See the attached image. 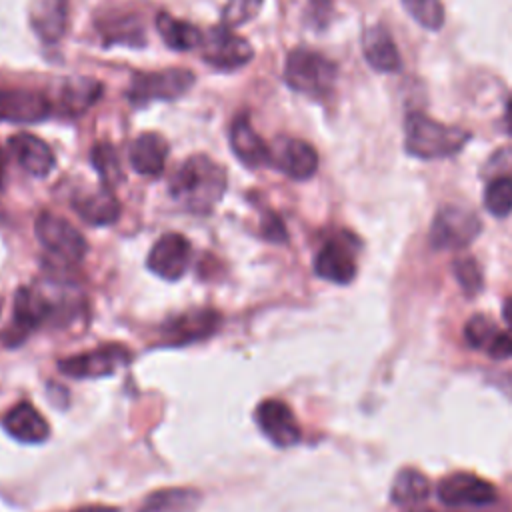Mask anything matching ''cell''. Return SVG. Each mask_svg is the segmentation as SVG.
I'll list each match as a JSON object with an SVG mask.
<instances>
[{"label":"cell","instance_id":"obj_1","mask_svg":"<svg viewBox=\"0 0 512 512\" xmlns=\"http://www.w3.org/2000/svg\"><path fill=\"white\" fill-rule=\"evenodd\" d=\"M170 196L188 212H210L226 192V170L204 154L190 156L170 178Z\"/></svg>","mask_w":512,"mask_h":512},{"label":"cell","instance_id":"obj_2","mask_svg":"<svg viewBox=\"0 0 512 512\" xmlns=\"http://www.w3.org/2000/svg\"><path fill=\"white\" fill-rule=\"evenodd\" d=\"M470 140V134L456 126L440 124L420 112L406 118V152L422 160L454 156Z\"/></svg>","mask_w":512,"mask_h":512},{"label":"cell","instance_id":"obj_3","mask_svg":"<svg viewBox=\"0 0 512 512\" xmlns=\"http://www.w3.org/2000/svg\"><path fill=\"white\" fill-rule=\"evenodd\" d=\"M284 80L292 90L320 98L332 90L336 80V66L318 52L298 48L292 50L286 58Z\"/></svg>","mask_w":512,"mask_h":512},{"label":"cell","instance_id":"obj_4","mask_svg":"<svg viewBox=\"0 0 512 512\" xmlns=\"http://www.w3.org/2000/svg\"><path fill=\"white\" fill-rule=\"evenodd\" d=\"M54 304L30 286H22L14 296V314L6 330L0 334L4 346H20L36 328L54 316Z\"/></svg>","mask_w":512,"mask_h":512},{"label":"cell","instance_id":"obj_5","mask_svg":"<svg viewBox=\"0 0 512 512\" xmlns=\"http://www.w3.org/2000/svg\"><path fill=\"white\" fill-rule=\"evenodd\" d=\"M194 86V74L186 68H168L160 72H144L132 78L128 100L144 106L152 100H176Z\"/></svg>","mask_w":512,"mask_h":512},{"label":"cell","instance_id":"obj_6","mask_svg":"<svg viewBox=\"0 0 512 512\" xmlns=\"http://www.w3.org/2000/svg\"><path fill=\"white\" fill-rule=\"evenodd\" d=\"M478 216L462 206H444L436 212L430 226V244L436 250H458L480 234Z\"/></svg>","mask_w":512,"mask_h":512},{"label":"cell","instance_id":"obj_7","mask_svg":"<svg viewBox=\"0 0 512 512\" xmlns=\"http://www.w3.org/2000/svg\"><path fill=\"white\" fill-rule=\"evenodd\" d=\"M34 232L40 244L62 260L80 262L88 252L84 236L58 214L40 212L34 222Z\"/></svg>","mask_w":512,"mask_h":512},{"label":"cell","instance_id":"obj_8","mask_svg":"<svg viewBox=\"0 0 512 512\" xmlns=\"http://www.w3.org/2000/svg\"><path fill=\"white\" fill-rule=\"evenodd\" d=\"M202 60L218 70H236L248 64L254 50L248 40L234 34L228 26L210 28L200 42Z\"/></svg>","mask_w":512,"mask_h":512},{"label":"cell","instance_id":"obj_9","mask_svg":"<svg viewBox=\"0 0 512 512\" xmlns=\"http://www.w3.org/2000/svg\"><path fill=\"white\" fill-rule=\"evenodd\" d=\"M130 352L118 344H108L94 348L90 352L74 354L58 362L60 372L72 378H102L114 374L118 368L126 366Z\"/></svg>","mask_w":512,"mask_h":512},{"label":"cell","instance_id":"obj_10","mask_svg":"<svg viewBox=\"0 0 512 512\" xmlns=\"http://www.w3.org/2000/svg\"><path fill=\"white\" fill-rule=\"evenodd\" d=\"M268 164L294 180H308L318 170V154L304 140L280 136L270 144Z\"/></svg>","mask_w":512,"mask_h":512},{"label":"cell","instance_id":"obj_11","mask_svg":"<svg viewBox=\"0 0 512 512\" xmlns=\"http://www.w3.org/2000/svg\"><path fill=\"white\" fill-rule=\"evenodd\" d=\"M436 492L448 506H484L496 500V488L470 472H456L442 478Z\"/></svg>","mask_w":512,"mask_h":512},{"label":"cell","instance_id":"obj_12","mask_svg":"<svg viewBox=\"0 0 512 512\" xmlns=\"http://www.w3.org/2000/svg\"><path fill=\"white\" fill-rule=\"evenodd\" d=\"M254 418L262 434L280 448L292 446L300 440V426L288 404L282 400H262L254 412Z\"/></svg>","mask_w":512,"mask_h":512},{"label":"cell","instance_id":"obj_13","mask_svg":"<svg viewBox=\"0 0 512 512\" xmlns=\"http://www.w3.org/2000/svg\"><path fill=\"white\" fill-rule=\"evenodd\" d=\"M190 260V242L178 232H168L156 240L148 254V268L164 278V280H178Z\"/></svg>","mask_w":512,"mask_h":512},{"label":"cell","instance_id":"obj_14","mask_svg":"<svg viewBox=\"0 0 512 512\" xmlns=\"http://www.w3.org/2000/svg\"><path fill=\"white\" fill-rule=\"evenodd\" d=\"M220 326V314L216 310H194L168 320L162 326L166 344L182 346L212 336Z\"/></svg>","mask_w":512,"mask_h":512},{"label":"cell","instance_id":"obj_15","mask_svg":"<svg viewBox=\"0 0 512 512\" xmlns=\"http://www.w3.org/2000/svg\"><path fill=\"white\" fill-rule=\"evenodd\" d=\"M50 114V102L32 90H0V120L30 124Z\"/></svg>","mask_w":512,"mask_h":512},{"label":"cell","instance_id":"obj_16","mask_svg":"<svg viewBox=\"0 0 512 512\" xmlns=\"http://www.w3.org/2000/svg\"><path fill=\"white\" fill-rule=\"evenodd\" d=\"M314 272L324 280L348 284L356 276V260L350 246L338 238L328 240L314 258Z\"/></svg>","mask_w":512,"mask_h":512},{"label":"cell","instance_id":"obj_17","mask_svg":"<svg viewBox=\"0 0 512 512\" xmlns=\"http://www.w3.org/2000/svg\"><path fill=\"white\" fill-rule=\"evenodd\" d=\"M8 146L12 150V154L16 156L18 164L32 176H46L54 164H56V158H54V152L52 148L38 136L34 134H28V132H20V134H14L10 140H8Z\"/></svg>","mask_w":512,"mask_h":512},{"label":"cell","instance_id":"obj_18","mask_svg":"<svg viewBox=\"0 0 512 512\" xmlns=\"http://www.w3.org/2000/svg\"><path fill=\"white\" fill-rule=\"evenodd\" d=\"M72 208L84 222L92 226L114 224L120 216V202L116 200L114 192L106 186L92 192L76 194L72 198Z\"/></svg>","mask_w":512,"mask_h":512},{"label":"cell","instance_id":"obj_19","mask_svg":"<svg viewBox=\"0 0 512 512\" xmlns=\"http://www.w3.org/2000/svg\"><path fill=\"white\" fill-rule=\"evenodd\" d=\"M230 146L236 158L248 166V168H258L262 164H268L270 156V144H266L254 126L250 124V118L240 116L232 122L230 128Z\"/></svg>","mask_w":512,"mask_h":512},{"label":"cell","instance_id":"obj_20","mask_svg":"<svg viewBox=\"0 0 512 512\" xmlns=\"http://www.w3.org/2000/svg\"><path fill=\"white\" fill-rule=\"evenodd\" d=\"M130 164L142 176H160L166 166L168 144L156 132H144L130 144Z\"/></svg>","mask_w":512,"mask_h":512},{"label":"cell","instance_id":"obj_21","mask_svg":"<svg viewBox=\"0 0 512 512\" xmlns=\"http://www.w3.org/2000/svg\"><path fill=\"white\" fill-rule=\"evenodd\" d=\"M30 24L44 42L60 40L68 24V0H32Z\"/></svg>","mask_w":512,"mask_h":512},{"label":"cell","instance_id":"obj_22","mask_svg":"<svg viewBox=\"0 0 512 512\" xmlns=\"http://www.w3.org/2000/svg\"><path fill=\"white\" fill-rule=\"evenodd\" d=\"M4 428L12 438L28 444L44 442L50 434L46 418L30 402L16 404L4 416Z\"/></svg>","mask_w":512,"mask_h":512},{"label":"cell","instance_id":"obj_23","mask_svg":"<svg viewBox=\"0 0 512 512\" xmlns=\"http://www.w3.org/2000/svg\"><path fill=\"white\" fill-rule=\"evenodd\" d=\"M362 50H364L366 62L378 72H398L402 66L400 54L396 50V44L390 32L380 24L370 26L364 32Z\"/></svg>","mask_w":512,"mask_h":512},{"label":"cell","instance_id":"obj_24","mask_svg":"<svg viewBox=\"0 0 512 512\" xmlns=\"http://www.w3.org/2000/svg\"><path fill=\"white\" fill-rule=\"evenodd\" d=\"M200 492L192 488H166L150 494L138 512H196Z\"/></svg>","mask_w":512,"mask_h":512},{"label":"cell","instance_id":"obj_25","mask_svg":"<svg viewBox=\"0 0 512 512\" xmlns=\"http://www.w3.org/2000/svg\"><path fill=\"white\" fill-rule=\"evenodd\" d=\"M102 94V84L90 78L68 80L60 92V110L68 116H80Z\"/></svg>","mask_w":512,"mask_h":512},{"label":"cell","instance_id":"obj_26","mask_svg":"<svg viewBox=\"0 0 512 512\" xmlns=\"http://www.w3.org/2000/svg\"><path fill=\"white\" fill-rule=\"evenodd\" d=\"M156 28L164 44L172 50H192L198 48L202 42V32L184 20H176L174 16L160 12L156 18Z\"/></svg>","mask_w":512,"mask_h":512},{"label":"cell","instance_id":"obj_27","mask_svg":"<svg viewBox=\"0 0 512 512\" xmlns=\"http://www.w3.org/2000/svg\"><path fill=\"white\" fill-rule=\"evenodd\" d=\"M432 492L428 478L418 470H402L396 474L390 490V498L398 506H416L424 502Z\"/></svg>","mask_w":512,"mask_h":512},{"label":"cell","instance_id":"obj_28","mask_svg":"<svg viewBox=\"0 0 512 512\" xmlns=\"http://www.w3.org/2000/svg\"><path fill=\"white\" fill-rule=\"evenodd\" d=\"M90 160H92V166L94 170L98 172L100 180H102V186L106 188H114L122 182V166H120V160H118V154L114 150V146L106 144V142H100L92 148L90 152Z\"/></svg>","mask_w":512,"mask_h":512},{"label":"cell","instance_id":"obj_29","mask_svg":"<svg viewBox=\"0 0 512 512\" xmlns=\"http://www.w3.org/2000/svg\"><path fill=\"white\" fill-rule=\"evenodd\" d=\"M484 206L496 218H504L512 212V178L510 176H498L486 186Z\"/></svg>","mask_w":512,"mask_h":512},{"label":"cell","instance_id":"obj_30","mask_svg":"<svg viewBox=\"0 0 512 512\" xmlns=\"http://www.w3.org/2000/svg\"><path fill=\"white\" fill-rule=\"evenodd\" d=\"M406 12L424 28L438 30L444 24V8L440 0H402Z\"/></svg>","mask_w":512,"mask_h":512},{"label":"cell","instance_id":"obj_31","mask_svg":"<svg viewBox=\"0 0 512 512\" xmlns=\"http://www.w3.org/2000/svg\"><path fill=\"white\" fill-rule=\"evenodd\" d=\"M102 34L106 36V42H126V44H140L142 42V28L132 16L116 18L114 22H108L102 26Z\"/></svg>","mask_w":512,"mask_h":512},{"label":"cell","instance_id":"obj_32","mask_svg":"<svg viewBox=\"0 0 512 512\" xmlns=\"http://www.w3.org/2000/svg\"><path fill=\"white\" fill-rule=\"evenodd\" d=\"M496 334H498L496 324L486 316H472L464 326L466 342L472 348H486L488 350V346L492 344Z\"/></svg>","mask_w":512,"mask_h":512},{"label":"cell","instance_id":"obj_33","mask_svg":"<svg viewBox=\"0 0 512 512\" xmlns=\"http://www.w3.org/2000/svg\"><path fill=\"white\" fill-rule=\"evenodd\" d=\"M264 0H228L224 10H222V22L228 28L246 24L248 20H252L260 8H262Z\"/></svg>","mask_w":512,"mask_h":512},{"label":"cell","instance_id":"obj_34","mask_svg":"<svg viewBox=\"0 0 512 512\" xmlns=\"http://www.w3.org/2000/svg\"><path fill=\"white\" fill-rule=\"evenodd\" d=\"M454 276L466 294L472 296L482 290V272L474 258H458L454 262Z\"/></svg>","mask_w":512,"mask_h":512},{"label":"cell","instance_id":"obj_35","mask_svg":"<svg viewBox=\"0 0 512 512\" xmlns=\"http://www.w3.org/2000/svg\"><path fill=\"white\" fill-rule=\"evenodd\" d=\"M262 234L270 242H284L286 240V228L284 222L276 214H266L262 220Z\"/></svg>","mask_w":512,"mask_h":512},{"label":"cell","instance_id":"obj_36","mask_svg":"<svg viewBox=\"0 0 512 512\" xmlns=\"http://www.w3.org/2000/svg\"><path fill=\"white\" fill-rule=\"evenodd\" d=\"M488 354L498 360L512 356V328H510V332H498L494 336L492 344L488 346Z\"/></svg>","mask_w":512,"mask_h":512},{"label":"cell","instance_id":"obj_37","mask_svg":"<svg viewBox=\"0 0 512 512\" xmlns=\"http://www.w3.org/2000/svg\"><path fill=\"white\" fill-rule=\"evenodd\" d=\"M502 318H504V322L512 328V296L504 302V306H502Z\"/></svg>","mask_w":512,"mask_h":512},{"label":"cell","instance_id":"obj_38","mask_svg":"<svg viewBox=\"0 0 512 512\" xmlns=\"http://www.w3.org/2000/svg\"><path fill=\"white\" fill-rule=\"evenodd\" d=\"M74 512H118V510L108 506H82V508H76Z\"/></svg>","mask_w":512,"mask_h":512},{"label":"cell","instance_id":"obj_39","mask_svg":"<svg viewBox=\"0 0 512 512\" xmlns=\"http://www.w3.org/2000/svg\"><path fill=\"white\" fill-rule=\"evenodd\" d=\"M2 176H4V158H2V152H0V186H2Z\"/></svg>","mask_w":512,"mask_h":512},{"label":"cell","instance_id":"obj_40","mask_svg":"<svg viewBox=\"0 0 512 512\" xmlns=\"http://www.w3.org/2000/svg\"><path fill=\"white\" fill-rule=\"evenodd\" d=\"M508 118H510V120H512V102H510V104H508Z\"/></svg>","mask_w":512,"mask_h":512}]
</instances>
